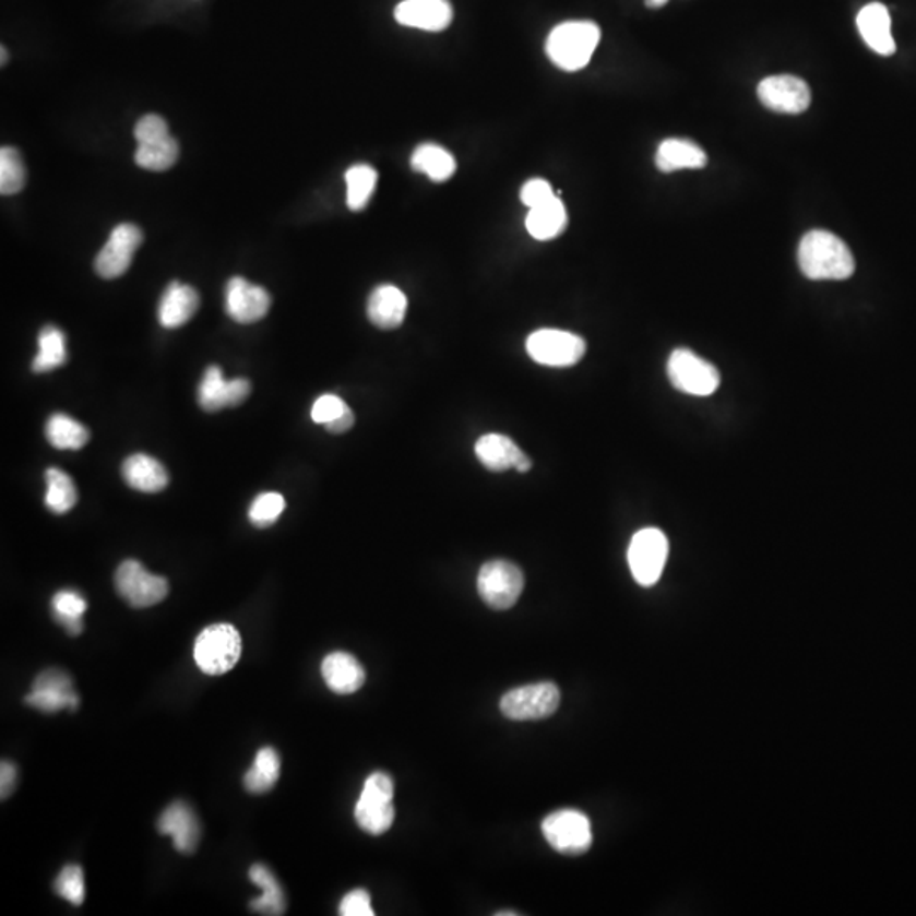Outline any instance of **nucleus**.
<instances>
[{"label": "nucleus", "instance_id": "f3484780", "mask_svg": "<svg viewBox=\"0 0 916 916\" xmlns=\"http://www.w3.org/2000/svg\"><path fill=\"white\" fill-rule=\"evenodd\" d=\"M476 455L480 464L492 472L516 468L520 474H525L533 467L532 459L521 452L507 435L487 433L480 437L476 443Z\"/></svg>", "mask_w": 916, "mask_h": 916}, {"label": "nucleus", "instance_id": "9b49d317", "mask_svg": "<svg viewBox=\"0 0 916 916\" xmlns=\"http://www.w3.org/2000/svg\"><path fill=\"white\" fill-rule=\"evenodd\" d=\"M115 584L122 599L133 608L158 605L168 594L167 579L150 574L136 560H124L118 567Z\"/></svg>", "mask_w": 916, "mask_h": 916}, {"label": "nucleus", "instance_id": "a18cd8bd", "mask_svg": "<svg viewBox=\"0 0 916 916\" xmlns=\"http://www.w3.org/2000/svg\"><path fill=\"white\" fill-rule=\"evenodd\" d=\"M669 0H645V4L649 8H662V5H666Z\"/></svg>", "mask_w": 916, "mask_h": 916}, {"label": "nucleus", "instance_id": "49530a36", "mask_svg": "<svg viewBox=\"0 0 916 916\" xmlns=\"http://www.w3.org/2000/svg\"><path fill=\"white\" fill-rule=\"evenodd\" d=\"M2 63H5V48H2Z\"/></svg>", "mask_w": 916, "mask_h": 916}, {"label": "nucleus", "instance_id": "6e6552de", "mask_svg": "<svg viewBox=\"0 0 916 916\" xmlns=\"http://www.w3.org/2000/svg\"><path fill=\"white\" fill-rule=\"evenodd\" d=\"M526 352L540 366L566 369L579 364L586 355V342L569 331L545 328L533 331L528 336Z\"/></svg>", "mask_w": 916, "mask_h": 916}, {"label": "nucleus", "instance_id": "4c0bfd02", "mask_svg": "<svg viewBox=\"0 0 916 916\" xmlns=\"http://www.w3.org/2000/svg\"><path fill=\"white\" fill-rule=\"evenodd\" d=\"M55 891L58 896L63 897L73 906L84 905L85 902V878L81 866L70 864L61 869L58 878L55 879Z\"/></svg>", "mask_w": 916, "mask_h": 916}, {"label": "nucleus", "instance_id": "473e14b6", "mask_svg": "<svg viewBox=\"0 0 916 916\" xmlns=\"http://www.w3.org/2000/svg\"><path fill=\"white\" fill-rule=\"evenodd\" d=\"M45 504L55 514H66L76 504V487L72 477L60 468L46 471Z\"/></svg>", "mask_w": 916, "mask_h": 916}, {"label": "nucleus", "instance_id": "f03ea898", "mask_svg": "<svg viewBox=\"0 0 916 916\" xmlns=\"http://www.w3.org/2000/svg\"><path fill=\"white\" fill-rule=\"evenodd\" d=\"M602 39V29L591 21H569L551 29L545 51L554 66L566 72L584 69Z\"/></svg>", "mask_w": 916, "mask_h": 916}, {"label": "nucleus", "instance_id": "dca6fc26", "mask_svg": "<svg viewBox=\"0 0 916 916\" xmlns=\"http://www.w3.org/2000/svg\"><path fill=\"white\" fill-rule=\"evenodd\" d=\"M271 302L269 293L247 278L233 277L226 286V312L236 323L251 324L263 320Z\"/></svg>", "mask_w": 916, "mask_h": 916}, {"label": "nucleus", "instance_id": "a211bd4d", "mask_svg": "<svg viewBox=\"0 0 916 916\" xmlns=\"http://www.w3.org/2000/svg\"><path fill=\"white\" fill-rule=\"evenodd\" d=\"M156 829L162 835L171 836L174 847L180 854H194L201 841V823H199L198 814L183 801L171 802L170 807L162 813Z\"/></svg>", "mask_w": 916, "mask_h": 916}, {"label": "nucleus", "instance_id": "f704fd0d", "mask_svg": "<svg viewBox=\"0 0 916 916\" xmlns=\"http://www.w3.org/2000/svg\"><path fill=\"white\" fill-rule=\"evenodd\" d=\"M179 153V143L174 138L168 136L165 140L138 145L134 160L145 170L164 171L176 164Z\"/></svg>", "mask_w": 916, "mask_h": 916}, {"label": "nucleus", "instance_id": "cd10ccee", "mask_svg": "<svg viewBox=\"0 0 916 916\" xmlns=\"http://www.w3.org/2000/svg\"><path fill=\"white\" fill-rule=\"evenodd\" d=\"M248 876L263 891L257 900L250 903V908L253 912L263 913V915H284L286 913V896H284V891H282V887L275 876L272 875L271 869L263 864H255V866L250 867Z\"/></svg>", "mask_w": 916, "mask_h": 916}, {"label": "nucleus", "instance_id": "9d476101", "mask_svg": "<svg viewBox=\"0 0 916 916\" xmlns=\"http://www.w3.org/2000/svg\"><path fill=\"white\" fill-rule=\"evenodd\" d=\"M560 704V691L554 682L521 686L501 698V713L514 722L544 719L554 715Z\"/></svg>", "mask_w": 916, "mask_h": 916}, {"label": "nucleus", "instance_id": "a19ab883", "mask_svg": "<svg viewBox=\"0 0 916 916\" xmlns=\"http://www.w3.org/2000/svg\"><path fill=\"white\" fill-rule=\"evenodd\" d=\"M554 198H556V194H554V189H551L547 180L532 179L525 186L521 187L520 199L528 210H533L536 205L545 204V202Z\"/></svg>", "mask_w": 916, "mask_h": 916}, {"label": "nucleus", "instance_id": "ddd939ff", "mask_svg": "<svg viewBox=\"0 0 916 916\" xmlns=\"http://www.w3.org/2000/svg\"><path fill=\"white\" fill-rule=\"evenodd\" d=\"M141 243H143V233L138 226L130 223L116 226L110 233L106 247L99 251L94 263L97 274L107 281L121 277L130 269L134 253Z\"/></svg>", "mask_w": 916, "mask_h": 916}, {"label": "nucleus", "instance_id": "ea45409f", "mask_svg": "<svg viewBox=\"0 0 916 916\" xmlns=\"http://www.w3.org/2000/svg\"><path fill=\"white\" fill-rule=\"evenodd\" d=\"M346 407L348 406H346L342 397L335 396V394H324V396L316 400V403L312 404V421L318 423V425H328V423L343 415Z\"/></svg>", "mask_w": 916, "mask_h": 916}, {"label": "nucleus", "instance_id": "aec40b11", "mask_svg": "<svg viewBox=\"0 0 916 916\" xmlns=\"http://www.w3.org/2000/svg\"><path fill=\"white\" fill-rule=\"evenodd\" d=\"M324 682L336 694H354L366 682V670L360 662L346 652H333L321 664Z\"/></svg>", "mask_w": 916, "mask_h": 916}, {"label": "nucleus", "instance_id": "2f4dec72", "mask_svg": "<svg viewBox=\"0 0 916 916\" xmlns=\"http://www.w3.org/2000/svg\"><path fill=\"white\" fill-rule=\"evenodd\" d=\"M38 346V355L33 360V372H53L61 366H66L67 345L63 331L55 326L43 328L41 333H39Z\"/></svg>", "mask_w": 916, "mask_h": 916}, {"label": "nucleus", "instance_id": "bb28decb", "mask_svg": "<svg viewBox=\"0 0 916 916\" xmlns=\"http://www.w3.org/2000/svg\"><path fill=\"white\" fill-rule=\"evenodd\" d=\"M413 170L423 174L433 182H445L452 179L456 170V162L452 153L433 143H425L415 150L411 156Z\"/></svg>", "mask_w": 916, "mask_h": 916}, {"label": "nucleus", "instance_id": "6ab92c4d", "mask_svg": "<svg viewBox=\"0 0 916 916\" xmlns=\"http://www.w3.org/2000/svg\"><path fill=\"white\" fill-rule=\"evenodd\" d=\"M394 17L401 26L440 33L452 23L453 9L449 0H404Z\"/></svg>", "mask_w": 916, "mask_h": 916}, {"label": "nucleus", "instance_id": "f8f14e48", "mask_svg": "<svg viewBox=\"0 0 916 916\" xmlns=\"http://www.w3.org/2000/svg\"><path fill=\"white\" fill-rule=\"evenodd\" d=\"M27 706L43 713H58L61 710H76L79 697L73 688L72 677L60 669H46L36 677L33 689L24 698Z\"/></svg>", "mask_w": 916, "mask_h": 916}, {"label": "nucleus", "instance_id": "7c9ffc66", "mask_svg": "<svg viewBox=\"0 0 916 916\" xmlns=\"http://www.w3.org/2000/svg\"><path fill=\"white\" fill-rule=\"evenodd\" d=\"M55 620L66 628L67 633L72 637L81 635L84 631V615L87 611V602L76 591H60L51 599Z\"/></svg>", "mask_w": 916, "mask_h": 916}, {"label": "nucleus", "instance_id": "c03bdc74", "mask_svg": "<svg viewBox=\"0 0 916 916\" xmlns=\"http://www.w3.org/2000/svg\"><path fill=\"white\" fill-rule=\"evenodd\" d=\"M355 425V415L354 411L350 407H346L345 413L340 415L338 418L333 419V421L328 423L326 430L333 435L346 433V431L352 430V426Z\"/></svg>", "mask_w": 916, "mask_h": 916}, {"label": "nucleus", "instance_id": "37998d69", "mask_svg": "<svg viewBox=\"0 0 916 916\" xmlns=\"http://www.w3.org/2000/svg\"><path fill=\"white\" fill-rule=\"evenodd\" d=\"M15 783H17V769L12 762L2 761V765H0V795H2V799L11 796Z\"/></svg>", "mask_w": 916, "mask_h": 916}, {"label": "nucleus", "instance_id": "2eb2a0df", "mask_svg": "<svg viewBox=\"0 0 916 916\" xmlns=\"http://www.w3.org/2000/svg\"><path fill=\"white\" fill-rule=\"evenodd\" d=\"M250 392L251 384L247 379L238 377L235 381H226L219 367L211 366L199 384L198 400L202 409L216 413L225 407L240 406Z\"/></svg>", "mask_w": 916, "mask_h": 916}, {"label": "nucleus", "instance_id": "c85d7f7f", "mask_svg": "<svg viewBox=\"0 0 916 916\" xmlns=\"http://www.w3.org/2000/svg\"><path fill=\"white\" fill-rule=\"evenodd\" d=\"M281 777V757L272 747H263L257 752L253 768L245 774V789L251 795L271 792Z\"/></svg>", "mask_w": 916, "mask_h": 916}, {"label": "nucleus", "instance_id": "0eeeda50", "mask_svg": "<svg viewBox=\"0 0 916 916\" xmlns=\"http://www.w3.org/2000/svg\"><path fill=\"white\" fill-rule=\"evenodd\" d=\"M669 557V540L657 528H643L631 538L628 563L640 586L652 587L662 578Z\"/></svg>", "mask_w": 916, "mask_h": 916}, {"label": "nucleus", "instance_id": "423d86ee", "mask_svg": "<svg viewBox=\"0 0 916 916\" xmlns=\"http://www.w3.org/2000/svg\"><path fill=\"white\" fill-rule=\"evenodd\" d=\"M667 376L677 391L697 397L712 396L722 382L718 369L688 348H677L670 354Z\"/></svg>", "mask_w": 916, "mask_h": 916}, {"label": "nucleus", "instance_id": "4468645a", "mask_svg": "<svg viewBox=\"0 0 916 916\" xmlns=\"http://www.w3.org/2000/svg\"><path fill=\"white\" fill-rule=\"evenodd\" d=\"M757 94L768 109L783 115H801L811 104L810 87L795 75L768 76L759 84Z\"/></svg>", "mask_w": 916, "mask_h": 916}, {"label": "nucleus", "instance_id": "c9c22d12", "mask_svg": "<svg viewBox=\"0 0 916 916\" xmlns=\"http://www.w3.org/2000/svg\"><path fill=\"white\" fill-rule=\"evenodd\" d=\"M26 186V167L23 156L15 148L0 150V192L2 195L17 194Z\"/></svg>", "mask_w": 916, "mask_h": 916}, {"label": "nucleus", "instance_id": "39448f33", "mask_svg": "<svg viewBox=\"0 0 916 916\" xmlns=\"http://www.w3.org/2000/svg\"><path fill=\"white\" fill-rule=\"evenodd\" d=\"M525 590V575L516 563L491 560L480 567L477 591L489 608L504 611L513 608Z\"/></svg>", "mask_w": 916, "mask_h": 916}, {"label": "nucleus", "instance_id": "1a4fd4ad", "mask_svg": "<svg viewBox=\"0 0 916 916\" xmlns=\"http://www.w3.org/2000/svg\"><path fill=\"white\" fill-rule=\"evenodd\" d=\"M545 841L566 856H581L593 845L590 818L578 810H560L548 814L542 823Z\"/></svg>", "mask_w": 916, "mask_h": 916}, {"label": "nucleus", "instance_id": "7ed1b4c3", "mask_svg": "<svg viewBox=\"0 0 916 916\" xmlns=\"http://www.w3.org/2000/svg\"><path fill=\"white\" fill-rule=\"evenodd\" d=\"M241 657V635L229 623H214L199 633L194 645V661L205 676H223Z\"/></svg>", "mask_w": 916, "mask_h": 916}, {"label": "nucleus", "instance_id": "79ce46f5", "mask_svg": "<svg viewBox=\"0 0 916 916\" xmlns=\"http://www.w3.org/2000/svg\"><path fill=\"white\" fill-rule=\"evenodd\" d=\"M342 916H373L376 912L370 902V894L366 890H355L345 894L340 905Z\"/></svg>", "mask_w": 916, "mask_h": 916}, {"label": "nucleus", "instance_id": "72a5a7b5", "mask_svg": "<svg viewBox=\"0 0 916 916\" xmlns=\"http://www.w3.org/2000/svg\"><path fill=\"white\" fill-rule=\"evenodd\" d=\"M346 204L352 211L366 210L377 187V170L370 165L358 164L345 174Z\"/></svg>", "mask_w": 916, "mask_h": 916}, {"label": "nucleus", "instance_id": "20e7f679", "mask_svg": "<svg viewBox=\"0 0 916 916\" xmlns=\"http://www.w3.org/2000/svg\"><path fill=\"white\" fill-rule=\"evenodd\" d=\"M394 783L385 772H373L367 777L357 807L355 820L364 832L370 835H382L394 823Z\"/></svg>", "mask_w": 916, "mask_h": 916}, {"label": "nucleus", "instance_id": "b1692460", "mask_svg": "<svg viewBox=\"0 0 916 916\" xmlns=\"http://www.w3.org/2000/svg\"><path fill=\"white\" fill-rule=\"evenodd\" d=\"M122 477L131 489L146 495L164 491L168 486V472L153 456L136 453L126 459L122 464Z\"/></svg>", "mask_w": 916, "mask_h": 916}, {"label": "nucleus", "instance_id": "4be33fe9", "mask_svg": "<svg viewBox=\"0 0 916 916\" xmlns=\"http://www.w3.org/2000/svg\"><path fill=\"white\" fill-rule=\"evenodd\" d=\"M199 294L194 287L171 282L158 305V321L162 326L174 330L183 326L194 318L199 309Z\"/></svg>", "mask_w": 916, "mask_h": 916}, {"label": "nucleus", "instance_id": "412c9836", "mask_svg": "<svg viewBox=\"0 0 916 916\" xmlns=\"http://www.w3.org/2000/svg\"><path fill=\"white\" fill-rule=\"evenodd\" d=\"M407 311V299L403 290L396 286L384 284L376 287L367 302V316L373 326L381 330H396L404 323Z\"/></svg>", "mask_w": 916, "mask_h": 916}, {"label": "nucleus", "instance_id": "f257e3e1", "mask_svg": "<svg viewBox=\"0 0 916 916\" xmlns=\"http://www.w3.org/2000/svg\"><path fill=\"white\" fill-rule=\"evenodd\" d=\"M799 269L811 281H845L856 272L847 245L830 231H810L798 248Z\"/></svg>", "mask_w": 916, "mask_h": 916}, {"label": "nucleus", "instance_id": "a878e982", "mask_svg": "<svg viewBox=\"0 0 916 916\" xmlns=\"http://www.w3.org/2000/svg\"><path fill=\"white\" fill-rule=\"evenodd\" d=\"M567 211L559 198L536 205L526 216V229L538 241L556 240L567 228Z\"/></svg>", "mask_w": 916, "mask_h": 916}, {"label": "nucleus", "instance_id": "c756f323", "mask_svg": "<svg viewBox=\"0 0 916 916\" xmlns=\"http://www.w3.org/2000/svg\"><path fill=\"white\" fill-rule=\"evenodd\" d=\"M46 438L58 450H81L91 440V431L67 415H53L46 423Z\"/></svg>", "mask_w": 916, "mask_h": 916}, {"label": "nucleus", "instance_id": "58836bf2", "mask_svg": "<svg viewBox=\"0 0 916 916\" xmlns=\"http://www.w3.org/2000/svg\"><path fill=\"white\" fill-rule=\"evenodd\" d=\"M168 136H170V131H168L167 121L162 116H143L134 126V138H136L138 145L165 140Z\"/></svg>", "mask_w": 916, "mask_h": 916}, {"label": "nucleus", "instance_id": "5701e85b", "mask_svg": "<svg viewBox=\"0 0 916 916\" xmlns=\"http://www.w3.org/2000/svg\"><path fill=\"white\" fill-rule=\"evenodd\" d=\"M857 27L867 46L876 53L890 57L896 51V43L891 35V17L887 5L872 2L857 15Z\"/></svg>", "mask_w": 916, "mask_h": 916}, {"label": "nucleus", "instance_id": "e433bc0d", "mask_svg": "<svg viewBox=\"0 0 916 916\" xmlns=\"http://www.w3.org/2000/svg\"><path fill=\"white\" fill-rule=\"evenodd\" d=\"M286 510V499L278 492H263L251 502L248 518L257 528H269Z\"/></svg>", "mask_w": 916, "mask_h": 916}, {"label": "nucleus", "instance_id": "393cba45", "mask_svg": "<svg viewBox=\"0 0 916 916\" xmlns=\"http://www.w3.org/2000/svg\"><path fill=\"white\" fill-rule=\"evenodd\" d=\"M707 156L694 141L670 138L662 141L655 155V165L658 170L670 171L682 170V168L706 167Z\"/></svg>", "mask_w": 916, "mask_h": 916}]
</instances>
